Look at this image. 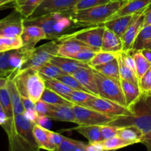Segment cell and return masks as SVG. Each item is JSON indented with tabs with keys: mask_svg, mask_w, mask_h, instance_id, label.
I'll use <instances>...</instances> for the list:
<instances>
[{
	"mask_svg": "<svg viewBox=\"0 0 151 151\" xmlns=\"http://www.w3.org/2000/svg\"><path fill=\"white\" fill-rule=\"evenodd\" d=\"M34 122L24 115L14 116L12 122L3 125L9 140V151H41L33 136Z\"/></svg>",
	"mask_w": 151,
	"mask_h": 151,
	"instance_id": "6da1fadb",
	"label": "cell"
},
{
	"mask_svg": "<svg viewBox=\"0 0 151 151\" xmlns=\"http://www.w3.org/2000/svg\"><path fill=\"white\" fill-rule=\"evenodd\" d=\"M72 13H50L24 19V25H36L44 29L47 39L57 40L69 34L71 29L78 27L72 19Z\"/></svg>",
	"mask_w": 151,
	"mask_h": 151,
	"instance_id": "7a4b0ae2",
	"label": "cell"
},
{
	"mask_svg": "<svg viewBox=\"0 0 151 151\" xmlns=\"http://www.w3.org/2000/svg\"><path fill=\"white\" fill-rule=\"evenodd\" d=\"M124 3L122 0H112L107 4L75 11L72 14V19L78 27L103 24L113 19Z\"/></svg>",
	"mask_w": 151,
	"mask_h": 151,
	"instance_id": "3957f363",
	"label": "cell"
},
{
	"mask_svg": "<svg viewBox=\"0 0 151 151\" xmlns=\"http://www.w3.org/2000/svg\"><path fill=\"white\" fill-rule=\"evenodd\" d=\"M10 80L14 81L21 96L30 99L34 103L41 100L46 86L37 69L30 68L19 70Z\"/></svg>",
	"mask_w": 151,
	"mask_h": 151,
	"instance_id": "277c9868",
	"label": "cell"
},
{
	"mask_svg": "<svg viewBox=\"0 0 151 151\" xmlns=\"http://www.w3.org/2000/svg\"><path fill=\"white\" fill-rule=\"evenodd\" d=\"M129 109L133 113L132 116H119L109 125L117 127L134 125L139 128L144 134L151 131V106L144 96L142 95Z\"/></svg>",
	"mask_w": 151,
	"mask_h": 151,
	"instance_id": "5b68a950",
	"label": "cell"
},
{
	"mask_svg": "<svg viewBox=\"0 0 151 151\" xmlns=\"http://www.w3.org/2000/svg\"><path fill=\"white\" fill-rule=\"evenodd\" d=\"M93 72L97 82L100 97L127 107L120 81L109 78L100 73L95 69H93Z\"/></svg>",
	"mask_w": 151,
	"mask_h": 151,
	"instance_id": "8992f818",
	"label": "cell"
},
{
	"mask_svg": "<svg viewBox=\"0 0 151 151\" xmlns=\"http://www.w3.org/2000/svg\"><path fill=\"white\" fill-rule=\"evenodd\" d=\"M59 42L58 40H52L40 47H35L31 51L29 57L24 63L20 70L27 69H38L50 62L54 55H58Z\"/></svg>",
	"mask_w": 151,
	"mask_h": 151,
	"instance_id": "52a82bcc",
	"label": "cell"
},
{
	"mask_svg": "<svg viewBox=\"0 0 151 151\" xmlns=\"http://www.w3.org/2000/svg\"><path fill=\"white\" fill-rule=\"evenodd\" d=\"M74 113L78 125H109L119 116H110L90 108L73 104Z\"/></svg>",
	"mask_w": 151,
	"mask_h": 151,
	"instance_id": "ba28073f",
	"label": "cell"
},
{
	"mask_svg": "<svg viewBox=\"0 0 151 151\" xmlns=\"http://www.w3.org/2000/svg\"><path fill=\"white\" fill-rule=\"evenodd\" d=\"M105 29L106 27L103 24L88 27V28H83L75 32L63 35L59 38H73L83 43L91 50L99 52L101 49Z\"/></svg>",
	"mask_w": 151,
	"mask_h": 151,
	"instance_id": "9c48e42d",
	"label": "cell"
},
{
	"mask_svg": "<svg viewBox=\"0 0 151 151\" xmlns=\"http://www.w3.org/2000/svg\"><path fill=\"white\" fill-rule=\"evenodd\" d=\"M83 106L94 109L110 116H122L133 115V113L128 108L101 97H94Z\"/></svg>",
	"mask_w": 151,
	"mask_h": 151,
	"instance_id": "30bf717a",
	"label": "cell"
},
{
	"mask_svg": "<svg viewBox=\"0 0 151 151\" xmlns=\"http://www.w3.org/2000/svg\"><path fill=\"white\" fill-rule=\"evenodd\" d=\"M79 0H44L30 17H38L50 13H70Z\"/></svg>",
	"mask_w": 151,
	"mask_h": 151,
	"instance_id": "8fae6325",
	"label": "cell"
},
{
	"mask_svg": "<svg viewBox=\"0 0 151 151\" xmlns=\"http://www.w3.org/2000/svg\"><path fill=\"white\" fill-rule=\"evenodd\" d=\"M24 27V18L14 10L6 17L0 19V36H21Z\"/></svg>",
	"mask_w": 151,
	"mask_h": 151,
	"instance_id": "7c38bea8",
	"label": "cell"
},
{
	"mask_svg": "<svg viewBox=\"0 0 151 151\" xmlns=\"http://www.w3.org/2000/svg\"><path fill=\"white\" fill-rule=\"evenodd\" d=\"M145 10H146L139 12L136 15L134 20L132 21L127 30L125 31L124 35L121 38L122 46H123V52H128L132 50L134 41H135L138 34L139 33L140 30L144 27L145 12Z\"/></svg>",
	"mask_w": 151,
	"mask_h": 151,
	"instance_id": "4fadbf2b",
	"label": "cell"
},
{
	"mask_svg": "<svg viewBox=\"0 0 151 151\" xmlns=\"http://www.w3.org/2000/svg\"><path fill=\"white\" fill-rule=\"evenodd\" d=\"M72 75H73L91 94H94L96 97H100V93L92 68H80Z\"/></svg>",
	"mask_w": 151,
	"mask_h": 151,
	"instance_id": "5bb4252c",
	"label": "cell"
},
{
	"mask_svg": "<svg viewBox=\"0 0 151 151\" xmlns=\"http://www.w3.org/2000/svg\"><path fill=\"white\" fill-rule=\"evenodd\" d=\"M23 46L35 47L37 43L47 39V35L42 28L36 25H24L21 35Z\"/></svg>",
	"mask_w": 151,
	"mask_h": 151,
	"instance_id": "9a60e30c",
	"label": "cell"
},
{
	"mask_svg": "<svg viewBox=\"0 0 151 151\" xmlns=\"http://www.w3.org/2000/svg\"><path fill=\"white\" fill-rule=\"evenodd\" d=\"M72 106H59V105L50 104V111L47 116H48L50 119L77 124L76 116L74 113Z\"/></svg>",
	"mask_w": 151,
	"mask_h": 151,
	"instance_id": "2e32d148",
	"label": "cell"
},
{
	"mask_svg": "<svg viewBox=\"0 0 151 151\" xmlns=\"http://www.w3.org/2000/svg\"><path fill=\"white\" fill-rule=\"evenodd\" d=\"M50 63L55 65L66 74L72 75L75 71L82 67H91L88 63L79 61L71 58L60 55H54L50 60Z\"/></svg>",
	"mask_w": 151,
	"mask_h": 151,
	"instance_id": "e0dca14e",
	"label": "cell"
},
{
	"mask_svg": "<svg viewBox=\"0 0 151 151\" xmlns=\"http://www.w3.org/2000/svg\"><path fill=\"white\" fill-rule=\"evenodd\" d=\"M57 40L59 42L58 55L63 57L72 58L84 48L88 47L83 43L73 38H58Z\"/></svg>",
	"mask_w": 151,
	"mask_h": 151,
	"instance_id": "ac0fdd59",
	"label": "cell"
},
{
	"mask_svg": "<svg viewBox=\"0 0 151 151\" xmlns=\"http://www.w3.org/2000/svg\"><path fill=\"white\" fill-rule=\"evenodd\" d=\"M137 14V13L117 16L108 21L103 24V25L105 27L117 35L119 38H122Z\"/></svg>",
	"mask_w": 151,
	"mask_h": 151,
	"instance_id": "d6986e66",
	"label": "cell"
},
{
	"mask_svg": "<svg viewBox=\"0 0 151 151\" xmlns=\"http://www.w3.org/2000/svg\"><path fill=\"white\" fill-rule=\"evenodd\" d=\"M100 51L119 54L123 51L122 39L112 31L106 28L103 34Z\"/></svg>",
	"mask_w": 151,
	"mask_h": 151,
	"instance_id": "ffe728a7",
	"label": "cell"
},
{
	"mask_svg": "<svg viewBox=\"0 0 151 151\" xmlns=\"http://www.w3.org/2000/svg\"><path fill=\"white\" fill-rule=\"evenodd\" d=\"M151 5V0H128L115 14L114 18L125 15L136 14L146 10Z\"/></svg>",
	"mask_w": 151,
	"mask_h": 151,
	"instance_id": "44dd1931",
	"label": "cell"
},
{
	"mask_svg": "<svg viewBox=\"0 0 151 151\" xmlns=\"http://www.w3.org/2000/svg\"><path fill=\"white\" fill-rule=\"evenodd\" d=\"M144 133L134 125H127V126L119 127L116 136L122 139L129 142L131 144L141 143Z\"/></svg>",
	"mask_w": 151,
	"mask_h": 151,
	"instance_id": "7402d4cb",
	"label": "cell"
},
{
	"mask_svg": "<svg viewBox=\"0 0 151 151\" xmlns=\"http://www.w3.org/2000/svg\"><path fill=\"white\" fill-rule=\"evenodd\" d=\"M120 82L125 102H126V106L129 109L141 97V91L139 86L133 83L125 81V80H121Z\"/></svg>",
	"mask_w": 151,
	"mask_h": 151,
	"instance_id": "603a6c76",
	"label": "cell"
},
{
	"mask_svg": "<svg viewBox=\"0 0 151 151\" xmlns=\"http://www.w3.org/2000/svg\"><path fill=\"white\" fill-rule=\"evenodd\" d=\"M32 132L34 138L40 149L47 151H54L55 150L49 141V129L35 123L32 128Z\"/></svg>",
	"mask_w": 151,
	"mask_h": 151,
	"instance_id": "cb8c5ba5",
	"label": "cell"
},
{
	"mask_svg": "<svg viewBox=\"0 0 151 151\" xmlns=\"http://www.w3.org/2000/svg\"><path fill=\"white\" fill-rule=\"evenodd\" d=\"M7 88L10 93V99H11L12 105H13V113L14 116L19 114H22L24 112V108L22 104V96L15 84L14 81L13 80H7Z\"/></svg>",
	"mask_w": 151,
	"mask_h": 151,
	"instance_id": "d4e9b609",
	"label": "cell"
},
{
	"mask_svg": "<svg viewBox=\"0 0 151 151\" xmlns=\"http://www.w3.org/2000/svg\"><path fill=\"white\" fill-rule=\"evenodd\" d=\"M44 0H15L14 7L24 19L30 17Z\"/></svg>",
	"mask_w": 151,
	"mask_h": 151,
	"instance_id": "484cf974",
	"label": "cell"
},
{
	"mask_svg": "<svg viewBox=\"0 0 151 151\" xmlns=\"http://www.w3.org/2000/svg\"><path fill=\"white\" fill-rule=\"evenodd\" d=\"M93 69H95L100 73L106 75L111 78L116 80L118 81H121L120 74H119V61H118V57L113 59L111 61L104 64L100 65L94 67Z\"/></svg>",
	"mask_w": 151,
	"mask_h": 151,
	"instance_id": "4316f807",
	"label": "cell"
},
{
	"mask_svg": "<svg viewBox=\"0 0 151 151\" xmlns=\"http://www.w3.org/2000/svg\"><path fill=\"white\" fill-rule=\"evenodd\" d=\"M74 129L88 140V142L103 141L100 126L99 125H78Z\"/></svg>",
	"mask_w": 151,
	"mask_h": 151,
	"instance_id": "83f0119b",
	"label": "cell"
},
{
	"mask_svg": "<svg viewBox=\"0 0 151 151\" xmlns=\"http://www.w3.org/2000/svg\"><path fill=\"white\" fill-rule=\"evenodd\" d=\"M42 78H44L45 86L47 88L52 90L53 91L60 94V96L64 97L66 100H67L69 96L70 95L71 93L73 91V89L68 87L63 83L55 79V78H46V77H42Z\"/></svg>",
	"mask_w": 151,
	"mask_h": 151,
	"instance_id": "f1b7e54d",
	"label": "cell"
},
{
	"mask_svg": "<svg viewBox=\"0 0 151 151\" xmlns=\"http://www.w3.org/2000/svg\"><path fill=\"white\" fill-rule=\"evenodd\" d=\"M131 53L134 57L136 63V74L138 80L139 81L142 77L146 73L147 70L150 69L151 63L147 59L145 58L141 51H135V50H131L128 51Z\"/></svg>",
	"mask_w": 151,
	"mask_h": 151,
	"instance_id": "f546056e",
	"label": "cell"
},
{
	"mask_svg": "<svg viewBox=\"0 0 151 151\" xmlns=\"http://www.w3.org/2000/svg\"><path fill=\"white\" fill-rule=\"evenodd\" d=\"M41 100L50 105H59V106H72L73 105V103H71L70 101L47 87L43 92Z\"/></svg>",
	"mask_w": 151,
	"mask_h": 151,
	"instance_id": "4dcf8cb0",
	"label": "cell"
},
{
	"mask_svg": "<svg viewBox=\"0 0 151 151\" xmlns=\"http://www.w3.org/2000/svg\"><path fill=\"white\" fill-rule=\"evenodd\" d=\"M151 41V25L143 27L134 41L132 50L141 51L146 48V46Z\"/></svg>",
	"mask_w": 151,
	"mask_h": 151,
	"instance_id": "1f68e13d",
	"label": "cell"
},
{
	"mask_svg": "<svg viewBox=\"0 0 151 151\" xmlns=\"http://www.w3.org/2000/svg\"><path fill=\"white\" fill-rule=\"evenodd\" d=\"M0 103L2 106L4 113L9 119V121L13 122L14 119V113L10 93L7 86L0 88Z\"/></svg>",
	"mask_w": 151,
	"mask_h": 151,
	"instance_id": "d6a6232c",
	"label": "cell"
},
{
	"mask_svg": "<svg viewBox=\"0 0 151 151\" xmlns=\"http://www.w3.org/2000/svg\"><path fill=\"white\" fill-rule=\"evenodd\" d=\"M10 50L2 52L0 55V78L12 79L15 72L10 64Z\"/></svg>",
	"mask_w": 151,
	"mask_h": 151,
	"instance_id": "836d02e7",
	"label": "cell"
},
{
	"mask_svg": "<svg viewBox=\"0 0 151 151\" xmlns=\"http://www.w3.org/2000/svg\"><path fill=\"white\" fill-rule=\"evenodd\" d=\"M118 61H119V74H120L121 80H125V81H129V82L139 86V80L137 78V75L125 63V61L122 59V55H121V53L118 56Z\"/></svg>",
	"mask_w": 151,
	"mask_h": 151,
	"instance_id": "e575fe53",
	"label": "cell"
},
{
	"mask_svg": "<svg viewBox=\"0 0 151 151\" xmlns=\"http://www.w3.org/2000/svg\"><path fill=\"white\" fill-rule=\"evenodd\" d=\"M119 54H115V53L108 52L99 51L96 53L94 57L90 60V62L88 64L91 68H94L97 66H100V65L104 64V63L111 61L113 59L117 58Z\"/></svg>",
	"mask_w": 151,
	"mask_h": 151,
	"instance_id": "d590c367",
	"label": "cell"
},
{
	"mask_svg": "<svg viewBox=\"0 0 151 151\" xmlns=\"http://www.w3.org/2000/svg\"><path fill=\"white\" fill-rule=\"evenodd\" d=\"M94 94H91L89 92L83 91H78V90H73L69 96L67 100L72 103L73 104L79 105V106H83L86 103L91 100L94 98Z\"/></svg>",
	"mask_w": 151,
	"mask_h": 151,
	"instance_id": "8d00e7d4",
	"label": "cell"
},
{
	"mask_svg": "<svg viewBox=\"0 0 151 151\" xmlns=\"http://www.w3.org/2000/svg\"><path fill=\"white\" fill-rule=\"evenodd\" d=\"M102 142H103V146H104L106 151H114L119 150V149L126 147L132 145L131 142L122 139L117 136L111 139H109L103 140Z\"/></svg>",
	"mask_w": 151,
	"mask_h": 151,
	"instance_id": "74e56055",
	"label": "cell"
},
{
	"mask_svg": "<svg viewBox=\"0 0 151 151\" xmlns=\"http://www.w3.org/2000/svg\"><path fill=\"white\" fill-rule=\"evenodd\" d=\"M37 70L38 71V72L41 74L42 77L50 78H57L58 77L60 76V75L66 74V72L62 71L60 68H58L52 63H50V62L44 64V66L40 67Z\"/></svg>",
	"mask_w": 151,
	"mask_h": 151,
	"instance_id": "f35d334b",
	"label": "cell"
},
{
	"mask_svg": "<svg viewBox=\"0 0 151 151\" xmlns=\"http://www.w3.org/2000/svg\"><path fill=\"white\" fill-rule=\"evenodd\" d=\"M55 79L61 81L62 83L69 87L70 88L73 90H78V91H83L86 92H89L73 75H69V74H64L63 75L58 77ZM90 93V92H89Z\"/></svg>",
	"mask_w": 151,
	"mask_h": 151,
	"instance_id": "ab89813d",
	"label": "cell"
},
{
	"mask_svg": "<svg viewBox=\"0 0 151 151\" xmlns=\"http://www.w3.org/2000/svg\"><path fill=\"white\" fill-rule=\"evenodd\" d=\"M139 87L142 95L145 97L151 95V66L139 81Z\"/></svg>",
	"mask_w": 151,
	"mask_h": 151,
	"instance_id": "60d3db41",
	"label": "cell"
},
{
	"mask_svg": "<svg viewBox=\"0 0 151 151\" xmlns=\"http://www.w3.org/2000/svg\"><path fill=\"white\" fill-rule=\"evenodd\" d=\"M0 45L7 47L10 50H17L23 46L21 36L4 37L0 36Z\"/></svg>",
	"mask_w": 151,
	"mask_h": 151,
	"instance_id": "b9f144b4",
	"label": "cell"
},
{
	"mask_svg": "<svg viewBox=\"0 0 151 151\" xmlns=\"http://www.w3.org/2000/svg\"><path fill=\"white\" fill-rule=\"evenodd\" d=\"M83 143V142L77 141V140L65 137L61 144L54 151H75L78 147L82 145Z\"/></svg>",
	"mask_w": 151,
	"mask_h": 151,
	"instance_id": "7bdbcfd3",
	"label": "cell"
},
{
	"mask_svg": "<svg viewBox=\"0 0 151 151\" xmlns=\"http://www.w3.org/2000/svg\"><path fill=\"white\" fill-rule=\"evenodd\" d=\"M112 0H79L75 7V11L91 8L96 6L107 4Z\"/></svg>",
	"mask_w": 151,
	"mask_h": 151,
	"instance_id": "ee69618b",
	"label": "cell"
},
{
	"mask_svg": "<svg viewBox=\"0 0 151 151\" xmlns=\"http://www.w3.org/2000/svg\"><path fill=\"white\" fill-rule=\"evenodd\" d=\"M97 52L94 51V50H91V49L88 48V47H86V48H84L83 50L80 51L77 54H75V55L72 56L71 58H73L77 60H79V61L88 63L90 62V60L94 57V55H95Z\"/></svg>",
	"mask_w": 151,
	"mask_h": 151,
	"instance_id": "f6af8a7d",
	"label": "cell"
},
{
	"mask_svg": "<svg viewBox=\"0 0 151 151\" xmlns=\"http://www.w3.org/2000/svg\"><path fill=\"white\" fill-rule=\"evenodd\" d=\"M119 127L111 125H104L100 126L102 139L103 140H107L116 137L117 134V130Z\"/></svg>",
	"mask_w": 151,
	"mask_h": 151,
	"instance_id": "bcb514c9",
	"label": "cell"
},
{
	"mask_svg": "<svg viewBox=\"0 0 151 151\" xmlns=\"http://www.w3.org/2000/svg\"><path fill=\"white\" fill-rule=\"evenodd\" d=\"M65 137H63V136L58 134V133L54 132V131L49 130V141H50V143L55 149L57 148L61 144Z\"/></svg>",
	"mask_w": 151,
	"mask_h": 151,
	"instance_id": "7dc6e473",
	"label": "cell"
},
{
	"mask_svg": "<svg viewBox=\"0 0 151 151\" xmlns=\"http://www.w3.org/2000/svg\"><path fill=\"white\" fill-rule=\"evenodd\" d=\"M35 111L38 116H47L50 111V104L41 100H38L35 103Z\"/></svg>",
	"mask_w": 151,
	"mask_h": 151,
	"instance_id": "c3c4849f",
	"label": "cell"
},
{
	"mask_svg": "<svg viewBox=\"0 0 151 151\" xmlns=\"http://www.w3.org/2000/svg\"><path fill=\"white\" fill-rule=\"evenodd\" d=\"M86 151H106L103 142H88L86 146Z\"/></svg>",
	"mask_w": 151,
	"mask_h": 151,
	"instance_id": "681fc988",
	"label": "cell"
},
{
	"mask_svg": "<svg viewBox=\"0 0 151 151\" xmlns=\"http://www.w3.org/2000/svg\"><path fill=\"white\" fill-rule=\"evenodd\" d=\"M22 104H23L24 111L29 110H35V103H34L30 99L22 96Z\"/></svg>",
	"mask_w": 151,
	"mask_h": 151,
	"instance_id": "f907efd6",
	"label": "cell"
},
{
	"mask_svg": "<svg viewBox=\"0 0 151 151\" xmlns=\"http://www.w3.org/2000/svg\"><path fill=\"white\" fill-rule=\"evenodd\" d=\"M24 115L25 117L27 119H29L31 122L36 123L37 119L38 117V114L35 110H29V111H24L23 114Z\"/></svg>",
	"mask_w": 151,
	"mask_h": 151,
	"instance_id": "816d5d0a",
	"label": "cell"
},
{
	"mask_svg": "<svg viewBox=\"0 0 151 151\" xmlns=\"http://www.w3.org/2000/svg\"><path fill=\"white\" fill-rule=\"evenodd\" d=\"M141 143L145 145L147 151H151V131L143 136Z\"/></svg>",
	"mask_w": 151,
	"mask_h": 151,
	"instance_id": "f5cc1de1",
	"label": "cell"
},
{
	"mask_svg": "<svg viewBox=\"0 0 151 151\" xmlns=\"http://www.w3.org/2000/svg\"><path fill=\"white\" fill-rule=\"evenodd\" d=\"M151 25V5L146 9L145 12L144 27Z\"/></svg>",
	"mask_w": 151,
	"mask_h": 151,
	"instance_id": "db71d44e",
	"label": "cell"
},
{
	"mask_svg": "<svg viewBox=\"0 0 151 151\" xmlns=\"http://www.w3.org/2000/svg\"><path fill=\"white\" fill-rule=\"evenodd\" d=\"M50 119V118L47 116H38L36 121V123L38 125H41V126L47 128V125L49 124V120Z\"/></svg>",
	"mask_w": 151,
	"mask_h": 151,
	"instance_id": "11a10c76",
	"label": "cell"
},
{
	"mask_svg": "<svg viewBox=\"0 0 151 151\" xmlns=\"http://www.w3.org/2000/svg\"><path fill=\"white\" fill-rule=\"evenodd\" d=\"M9 120V119L7 118V115L4 113V110H3V108L1 106V103H0V125L3 126L4 125H5L6 122Z\"/></svg>",
	"mask_w": 151,
	"mask_h": 151,
	"instance_id": "9f6ffc18",
	"label": "cell"
},
{
	"mask_svg": "<svg viewBox=\"0 0 151 151\" xmlns=\"http://www.w3.org/2000/svg\"><path fill=\"white\" fill-rule=\"evenodd\" d=\"M141 52L142 53V55L145 56V58L151 63V50H149V49H144V50H141Z\"/></svg>",
	"mask_w": 151,
	"mask_h": 151,
	"instance_id": "6f0895ef",
	"label": "cell"
},
{
	"mask_svg": "<svg viewBox=\"0 0 151 151\" xmlns=\"http://www.w3.org/2000/svg\"><path fill=\"white\" fill-rule=\"evenodd\" d=\"M15 0H0V8L11 2H14Z\"/></svg>",
	"mask_w": 151,
	"mask_h": 151,
	"instance_id": "680465c9",
	"label": "cell"
},
{
	"mask_svg": "<svg viewBox=\"0 0 151 151\" xmlns=\"http://www.w3.org/2000/svg\"><path fill=\"white\" fill-rule=\"evenodd\" d=\"M7 80L8 79H7V78H0V88L7 86Z\"/></svg>",
	"mask_w": 151,
	"mask_h": 151,
	"instance_id": "91938a15",
	"label": "cell"
},
{
	"mask_svg": "<svg viewBox=\"0 0 151 151\" xmlns=\"http://www.w3.org/2000/svg\"><path fill=\"white\" fill-rule=\"evenodd\" d=\"M9 49H7V47H3V46H1L0 45V53H2V52H7V51H9Z\"/></svg>",
	"mask_w": 151,
	"mask_h": 151,
	"instance_id": "94428289",
	"label": "cell"
},
{
	"mask_svg": "<svg viewBox=\"0 0 151 151\" xmlns=\"http://www.w3.org/2000/svg\"><path fill=\"white\" fill-rule=\"evenodd\" d=\"M145 98L146 101L148 103V104L150 105V106H151V95L150 96H147V97H145V96H144Z\"/></svg>",
	"mask_w": 151,
	"mask_h": 151,
	"instance_id": "6125c7cd",
	"label": "cell"
},
{
	"mask_svg": "<svg viewBox=\"0 0 151 151\" xmlns=\"http://www.w3.org/2000/svg\"><path fill=\"white\" fill-rule=\"evenodd\" d=\"M145 49H149V50H151V41L148 43V44H147V45L146 46V48Z\"/></svg>",
	"mask_w": 151,
	"mask_h": 151,
	"instance_id": "be15d7a7",
	"label": "cell"
},
{
	"mask_svg": "<svg viewBox=\"0 0 151 151\" xmlns=\"http://www.w3.org/2000/svg\"><path fill=\"white\" fill-rule=\"evenodd\" d=\"M122 1H126V0H122Z\"/></svg>",
	"mask_w": 151,
	"mask_h": 151,
	"instance_id": "e7e4bbea",
	"label": "cell"
},
{
	"mask_svg": "<svg viewBox=\"0 0 151 151\" xmlns=\"http://www.w3.org/2000/svg\"><path fill=\"white\" fill-rule=\"evenodd\" d=\"M1 53H0V55H1Z\"/></svg>",
	"mask_w": 151,
	"mask_h": 151,
	"instance_id": "03108f58",
	"label": "cell"
},
{
	"mask_svg": "<svg viewBox=\"0 0 151 151\" xmlns=\"http://www.w3.org/2000/svg\"><path fill=\"white\" fill-rule=\"evenodd\" d=\"M126 1H128V0H126Z\"/></svg>",
	"mask_w": 151,
	"mask_h": 151,
	"instance_id": "003e7915",
	"label": "cell"
}]
</instances>
